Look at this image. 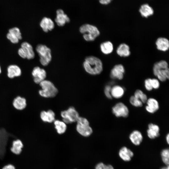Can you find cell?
Instances as JSON below:
<instances>
[{"label":"cell","instance_id":"18","mask_svg":"<svg viewBox=\"0 0 169 169\" xmlns=\"http://www.w3.org/2000/svg\"><path fill=\"white\" fill-rule=\"evenodd\" d=\"M55 113L54 112L51 110H48L43 111L40 114L41 119L43 121L45 122L51 123L55 120Z\"/></svg>","mask_w":169,"mask_h":169},{"label":"cell","instance_id":"15","mask_svg":"<svg viewBox=\"0 0 169 169\" xmlns=\"http://www.w3.org/2000/svg\"><path fill=\"white\" fill-rule=\"evenodd\" d=\"M119 155L120 158L125 161H129L134 156L131 150L125 146H123L119 150Z\"/></svg>","mask_w":169,"mask_h":169},{"label":"cell","instance_id":"37","mask_svg":"<svg viewBox=\"0 0 169 169\" xmlns=\"http://www.w3.org/2000/svg\"><path fill=\"white\" fill-rule=\"evenodd\" d=\"M151 82L153 89H157L159 88L160 84L158 79L155 78L151 79Z\"/></svg>","mask_w":169,"mask_h":169},{"label":"cell","instance_id":"17","mask_svg":"<svg viewBox=\"0 0 169 169\" xmlns=\"http://www.w3.org/2000/svg\"><path fill=\"white\" fill-rule=\"evenodd\" d=\"M129 138L132 143L135 146H139L142 142L143 137L141 132L137 130L132 131L130 134Z\"/></svg>","mask_w":169,"mask_h":169},{"label":"cell","instance_id":"41","mask_svg":"<svg viewBox=\"0 0 169 169\" xmlns=\"http://www.w3.org/2000/svg\"><path fill=\"white\" fill-rule=\"evenodd\" d=\"M166 141L167 143L168 144L169 143V134L168 133L166 137Z\"/></svg>","mask_w":169,"mask_h":169},{"label":"cell","instance_id":"6","mask_svg":"<svg viewBox=\"0 0 169 169\" xmlns=\"http://www.w3.org/2000/svg\"><path fill=\"white\" fill-rule=\"evenodd\" d=\"M76 122V130L79 134L86 137L91 135L93 130L90 125L89 121L86 118L79 116Z\"/></svg>","mask_w":169,"mask_h":169},{"label":"cell","instance_id":"35","mask_svg":"<svg viewBox=\"0 0 169 169\" xmlns=\"http://www.w3.org/2000/svg\"><path fill=\"white\" fill-rule=\"evenodd\" d=\"M111 87L109 85H106L105 87L104 92L105 96L109 99L112 98L111 95Z\"/></svg>","mask_w":169,"mask_h":169},{"label":"cell","instance_id":"34","mask_svg":"<svg viewBox=\"0 0 169 169\" xmlns=\"http://www.w3.org/2000/svg\"><path fill=\"white\" fill-rule=\"evenodd\" d=\"M151 78L146 79L144 81V85L146 90L148 91H151L152 90Z\"/></svg>","mask_w":169,"mask_h":169},{"label":"cell","instance_id":"28","mask_svg":"<svg viewBox=\"0 0 169 169\" xmlns=\"http://www.w3.org/2000/svg\"><path fill=\"white\" fill-rule=\"evenodd\" d=\"M100 47L102 52L105 54L111 53L113 49V46L112 43L109 41L102 43L100 45Z\"/></svg>","mask_w":169,"mask_h":169},{"label":"cell","instance_id":"26","mask_svg":"<svg viewBox=\"0 0 169 169\" xmlns=\"http://www.w3.org/2000/svg\"><path fill=\"white\" fill-rule=\"evenodd\" d=\"M54 128L57 133L62 134L64 133L66 131V124L63 121L57 120L54 121Z\"/></svg>","mask_w":169,"mask_h":169},{"label":"cell","instance_id":"10","mask_svg":"<svg viewBox=\"0 0 169 169\" xmlns=\"http://www.w3.org/2000/svg\"><path fill=\"white\" fill-rule=\"evenodd\" d=\"M33 77L34 82L37 84H39L41 82L45 79L46 77V72L43 69L41 68L38 66L34 67L32 73Z\"/></svg>","mask_w":169,"mask_h":169},{"label":"cell","instance_id":"8","mask_svg":"<svg viewBox=\"0 0 169 169\" xmlns=\"http://www.w3.org/2000/svg\"><path fill=\"white\" fill-rule=\"evenodd\" d=\"M9 137H14L4 129H0V159L1 160L4 158L6 154V147Z\"/></svg>","mask_w":169,"mask_h":169},{"label":"cell","instance_id":"40","mask_svg":"<svg viewBox=\"0 0 169 169\" xmlns=\"http://www.w3.org/2000/svg\"><path fill=\"white\" fill-rule=\"evenodd\" d=\"M2 169H16L15 166L12 164H8L4 166Z\"/></svg>","mask_w":169,"mask_h":169},{"label":"cell","instance_id":"1","mask_svg":"<svg viewBox=\"0 0 169 169\" xmlns=\"http://www.w3.org/2000/svg\"><path fill=\"white\" fill-rule=\"evenodd\" d=\"M83 65L85 71L91 75H95L100 74L103 69L101 61L95 56H90L86 57Z\"/></svg>","mask_w":169,"mask_h":169},{"label":"cell","instance_id":"20","mask_svg":"<svg viewBox=\"0 0 169 169\" xmlns=\"http://www.w3.org/2000/svg\"><path fill=\"white\" fill-rule=\"evenodd\" d=\"M125 90L123 88L119 85H115L111 87V95L112 98L119 99L124 95Z\"/></svg>","mask_w":169,"mask_h":169},{"label":"cell","instance_id":"42","mask_svg":"<svg viewBox=\"0 0 169 169\" xmlns=\"http://www.w3.org/2000/svg\"><path fill=\"white\" fill-rule=\"evenodd\" d=\"M161 169H169V166H166L161 168Z\"/></svg>","mask_w":169,"mask_h":169},{"label":"cell","instance_id":"29","mask_svg":"<svg viewBox=\"0 0 169 169\" xmlns=\"http://www.w3.org/2000/svg\"><path fill=\"white\" fill-rule=\"evenodd\" d=\"M134 95L140 100L143 103H146L148 99L147 95L139 89L135 91Z\"/></svg>","mask_w":169,"mask_h":169},{"label":"cell","instance_id":"3","mask_svg":"<svg viewBox=\"0 0 169 169\" xmlns=\"http://www.w3.org/2000/svg\"><path fill=\"white\" fill-rule=\"evenodd\" d=\"M153 72L161 81H165L168 79L169 69L167 62L165 60H161L155 63L153 67Z\"/></svg>","mask_w":169,"mask_h":169},{"label":"cell","instance_id":"31","mask_svg":"<svg viewBox=\"0 0 169 169\" xmlns=\"http://www.w3.org/2000/svg\"><path fill=\"white\" fill-rule=\"evenodd\" d=\"M129 101L132 106L136 107L142 106L143 104L140 100L136 97L134 95L130 97Z\"/></svg>","mask_w":169,"mask_h":169},{"label":"cell","instance_id":"25","mask_svg":"<svg viewBox=\"0 0 169 169\" xmlns=\"http://www.w3.org/2000/svg\"><path fill=\"white\" fill-rule=\"evenodd\" d=\"M13 106L18 110H22L24 109L26 106V99L20 96H18L14 99L13 102Z\"/></svg>","mask_w":169,"mask_h":169},{"label":"cell","instance_id":"11","mask_svg":"<svg viewBox=\"0 0 169 169\" xmlns=\"http://www.w3.org/2000/svg\"><path fill=\"white\" fill-rule=\"evenodd\" d=\"M55 21L59 26L62 27L66 23H69L70 19L62 9H59L56 11Z\"/></svg>","mask_w":169,"mask_h":169},{"label":"cell","instance_id":"23","mask_svg":"<svg viewBox=\"0 0 169 169\" xmlns=\"http://www.w3.org/2000/svg\"><path fill=\"white\" fill-rule=\"evenodd\" d=\"M7 71L8 76L10 78L20 76L21 74V71L20 68L15 65L9 66L7 69Z\"/></svg>","mask_w":169,"mask_h":169},{"label":"cell","instance_id":"36","mask_svg":"<svg viewBox=\"0 0 169 169\" xmlns=\"http://www.w3.org/2000/svg\"><path fill=\"white\" fill-rule=\"evenodd\" d=\"M7 37L13 43H17L19 41V40L16 37L9 33H7Z\"/></svg>","mask_w":169,"mask_h":169},{"label":"cell","instance_id":"27","mask_svg":"<svg viewBox=\"0 0 169 169\" xmlns=\"http://www.w3.org/2000/svg\"><path fill=\"white\" fill-rule=\"evenodd\" d=\"M23 147V145L22 141L19 139H17L13 141L12 146L10 150L14 154L19 155L21 153Z\"/></svg>","mask_w":169,"mask_h":169},{"label":"cell","instance_id":"19","mask_svg":"<svg viewBox=\"0 0 169 169\" xmlns=\"http://www.w3.org/2000/svg\"><path fill=\"white\" fill-rule=\"evenodd\" d=\"M139 12L143 17L147 18L152 15L154 13L153 8L147 3L143 4L141 5Z\"/></svg>","mask_w":169,"mask_h":169},{"label":"cell","instance_id":"4","mask_svg":"<svg viewBox=\"0 0 169 169\" xmlns=\"http://www.w3.org/2000/svg\"><path fill=\"white\" fill-rule=\"evenodd\" d=\"M42 89L39 91L40 95L44 98H51L55 97L58 90L51 81L45 79L39 84Z\"/></svg>","mask_w":169,"mask_h":169},{"label":"cell","instance_id":"16","mask_svg":"<svg viewBox=\"0 0 169 169\" xmlns=\"http://www.w3.org/2000/svg\"><path fill=\"white\" fill-rule=\"evenodd\" d=\"M147 134L148 137L151 139H154L159 136L160 134L159 126L152 123L149 124Z\"/></svg>","mask_w":169,"mask_h":169},{"label":"cell","instance_id":"13","mask_svg":"<svg viewBox=\"0 0 169 169\" xmlns=\"http://www.w3.org/2000/svg\"><path fill=\"white\" fill-rule=\"evenodd\" d=\"M145 107L146 111L148 113L153 114L156 112L159 108V104L156 100L154 98H148Z\"/></svg>","mask_w":169,"mask_h":169},{"label":"cell","instance_id":"39","mask_svg":"<svg viewBox=\"0 0 169 169\" xmlns=\"http://www.w3.org/2000/svg\"><path fill=\"white\" fill-rule=\"evenodd\" d=\"M100 3L102 5H107L110 4L112 0H99Z\"/></svg>","mask_w":169,"mask_h":169},{"label":"cell","instance_id":"30","mask_svg":"<svg viewBox=\"0 0 169 169\" xmlns=\"http://www.w3.org/2000/svg\"><path fill=\"white\" fill-rule=\"evenodd\" d=\"M162 161L166 165H169V151L168 148L162 150L161 153Z\"/></svg>","mask_w":169,"mask_h":169},{"label":"cell","instance_id":"9","mask_svg":"<svg viewBox=\"0 0 169 169\" xmlns=\"http://www.w3.org/2000/svg\"><path fill=\"white\" fill-rule=\"evenodd\" d=\"M112 112L118 117H127L129 114V110L126 105L122 102H120L115 104L112 108Z\"/></svg>","mask_w":169,"mask_h":169},{"label":"cell","instance_id":"33","mask_svg":"<svg viewBox=\"0 0 169 169\" xmlns=\"http://www.w3.org/2000/svg\"><path fill=\"white\" fill-rule=\"evenodd\" d=\"M95 169H114V167L111 165H105L102 162L97 164L95 167Z\"/></svg>","mask_w":169,"mask_h":169},{"label":"cell","instance_id":"43","mask_svg":"<svg viewBox=\"0 0 169 169\" xmlns=\"http://www.w3.org/2000/svg\"><path fill=\"white\" fill-rule=\"evenodd\" d=\"M1 68L0 67V73H1Z\"/></svg>","mask_w":169,"mask_h":169},{"label":"cell","instance_id":"24","mask_svg":"<svg viewBox=\"0 0 169 169\" xmlns=\"http://www.w3.org/2000/svg\"><path fill=\"white\" fill-rule=\"evenodd\" d=\"M117 54L121 57H126L130 54L129 46L125 44H122L119 45L116 50Z\"/></svg>","mask_w":169,"mask_h":169},{"label":"cell","instance_id":"12","mask_svg":"<svg viewBox=\"0 0 169 169\" xmlns=\"http://www.w3.org/2000/svg\"><path fill=\"white\" fill-rule=\"evenodd\" d=\"M124 72L125 69L123 66L121 64H117L111 69L110 76L112 79L121 80L123 78Z\"/></svg>","mask_w":169,"mask_h":169},{"label":"cell","instance_id":"2","mask_svg":"<svg viewBox=\"0 0 169 169\" xmlns=\"http://www.w3.org/2000/svg\"><path fill=\"white\" fill-rule=\"evenodd\" d=\"M79 31L83 34L84 39L88 42L94 41L100 34L97 27L90 24L82 25L79 28Z\"/></svg>","mask_w":169,"mask_h":169},{"label":"cell","instance_id":"7","mask_svg":"<svg viewBox=\"0 0 169 169\" xmlns=\"http://www.w3.org/2000/svg\"><path fill=\"white\" fill-rule=\"evenodd\" d=\"M60 115L63 121L66 124L76 122L80 116L78 111L73 106H70L67 110L61 111Z\"/></svg>","mask_w":169,"mask_h":169},{"label":"cell","instance_id":"14","mask_svg":"<svg viewBox=\"0 0 169 169\" xmlns=\"http://www.w3.org/2000/svg\"><path fill=\"white\" fill-rule=\"evenodd\" d=\"M40 26L43 31L47 33L52 31L54 28V23L52 20L49 18L44 17L41 19Z\"/></svg>","mask_w":169,"mask_h":169},{"label":"cell","instance_id":"38","mask_svg":"<svg viewBox=\"0 0 169 169\" xmlns=\"http://www.w3.org/2000/svg\"><path fill=\"white\" fill-rule=\"evenodd\" d=\"M18 54L22 58L25 59L26 58V55L24 50L22 48H19L18 50Z\"/></svg>","mask_w":169,"mask_h":169},{"label":"cell","instance_id":"22","mask_svg":"<svg viewBox=\"0 0 169 169\" xmlns=\"http://www.w3.org/2000/svg\"><path fill=\"white\" fill-rule=\"evenodd\" d=\"M22 48L24 51L26 55V58L28 59L34 58L35 54L32 45L27 42H23L21 45Z\"/></svg>","mask_w":169,"mask_h":169},{"label":"cell","instance_id":"32","mask_svg":"<svg viewBox=\"0 0 169 169\" xmlns=\"http://www.w3.org/2000/svg\"><path fill=\"white\" fill-rule=\"evenodd\" d=\"M8 33L16 37L19 40L21 39L22 38L20 30L17 27H14L9 29Z\"/></svg>","mask_w":169,"mask_h":169},{"label":"cell","instance_id":"21","mask_svg":"<svg viewBox=\"0 0 169 169\" xmlns=\"http://www.w3.org/2000/svg\"><path fill=\"white\" fill-rule=\"evenodd\" d=\"M156 44L157 49L160 51H166L169 49V41L166 38L163 37L158 38L156 41Z\"/></svg>","mask_w":169,"mask_h":169},{"label":"cell","instance_id":"5","mask_svg":"<svg viewBox=\"0 0 169 169\" xmlns=\"http://www.w3.org/2000/svg\"><path fill=\"white\" fill-rule=\"evenodd\" d=\"M36 50L39 56L41 64L44 66L48 65L52 59L50 49L45 45L39 44L36 46Z\"/></svg>","mask_w":169,"mask_h":169}]
</instances>
